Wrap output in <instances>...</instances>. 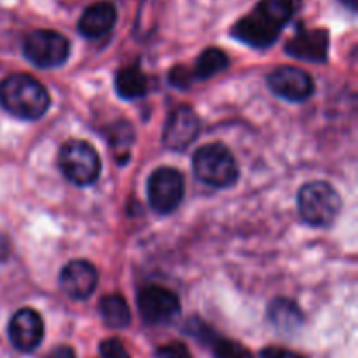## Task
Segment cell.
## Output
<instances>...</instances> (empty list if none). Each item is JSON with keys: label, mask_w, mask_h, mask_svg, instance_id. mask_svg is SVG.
I'll use <instances>...</instances> for the list:
<instances>
[{"label": "cell", "mask_w": 358, "mask_h": 358, "mask_svg": "<svg viewBox=\"0 0 358 358\" xmlns=\"http://www.w3.org/2000/svg\"><path fill=\"white\" fill-rule=\"evenodd\" d=\"M9 252H10L9 240H7V238H6V234H0V261L7 259Z\"/></svg>", "instance_id": "obj_26"}, {"label": "cell", "mask_w": 358, "mask_h": 358, "mask_svg": "<svg viewBox=\"0 0 358 358\" xmlns=\"http://www.w3.org/2000/svg\"><path fill=\"white\" fill-rule=\"evenodd\" d=\"M194 175L210 187H231L238 180L236 159L224 143H206L192 156Z\"/></svg>", "instance_id": "obj_3"}, {"label": "cell", "mask_w": 358, "mask_h": 358, "mask_svg": "<svg viewBox=\"0 0 358 358\" xmlns=\"http://www.w3.org/2000/svg\"><path fill=\"white\" fill-rule=\"evenodd\" d=\"M44 338V322L31 308H21L9 322V339L17 352L30 353Z\"/></svg>", "instance_id": "obj_11"}, {"label": "cell", "mask_w": 358, "mask_h": 358, "mask_svg": "<svg viewBox=\"0 0 358 358\" xmlns=\"http://www.w3.org/2000/svg\"><path fill=\"white\" fill-rule=\"evenodd\" d=\"M59 168L72 184L91 185L100 177L101 161L91 143L69 140L59 152Z\"/></svg>", "instance_id": "obj_5"}, {"label": "cell", "mask_w": 358, "mask_h": 358, "mask_svg": "<svg viewBox=\"0 0 358 358\" xmlns=\"http://www.w3.org/2000/svg\"><path fill=\"white\" fill-rule=\"evenodd\" d=\"M147 90H149V77L140 70V66H126L115 76V91L124 100L143 96Z\"/></svg>", "instance_id": "obj_16"}, {"label": "cell", "mask_w": 358, "mask_h": 358, "mask_svg": "<svg viewBox=\"0 0 358 358\" xmlns=\"http://www.w3.org/2000/svg\"><path fill=\"white\" fill-rule=\"evenodd\" d=\"M227 65H229V58L226 56V52L222 49L210 48L203 51L199 58L196 59V66L192 70V79L206 80L215 76V73L222 72Z\"/></svg>", "instance_id": "obj_18"}, {"label": "cell", "mask_w": 358, "mask_h": 358, "mask_svg": "<svg viewBox=\"0 0 358 358\" xmlns=\"http://www.w3.org/2000/svg\"><path fill=\"white\" fill-rule=\"evenodd\" d=\"M157 357L159 358H192L187 346L180 341H173L161 346V348L157 350Z\"/></svg>", "instance_id": "obj_21"}, {"label": "cell", "mask_w": 358, "mask_h": 358, "mask_svg": "<svg viewBox=\"0 0 358 358\" xmlns=\"http://www.w3.org/2000/svg\"><path fill=\"white\" fill-rule=\"evenodd\" d=\"M285 51L297 59L310 63H322L329 55V34L325 30L297 31L285 45Z\"/></svg>", "instance_id": "obj_13"}, {"label": "cell", "mask_w": 358, "mask_h": 358, "mask_svg": "<svg viewBox=\"0 0 358 358\" xmlns=\"http://www.w3.org/2000/svg\"><path fill=\"white\" fill-rule=\"evenodd\" d=\"M115 21H117V10L114 3L96 2L84 10L77 28L86 38H100L114 28Z\"/></svg>", "instance_id": "obj_14"}, {"label": "cell", "mask_w": 358, "mask_h": 358, "mask_svg": "<svg viewBox=\"0 0 358 358\" xmlns=\"http://www.w3.org/2000/svg\"><path fill=\"white\" fill-rule=\"evenodd\" d=\"M185 182L184 175L175 168L161 166L150 173L147 182V199L154 212L168 213L175 212L184 199Z\"/></svg>", "instance_id": "obj_7"}, {"label": "cell", "mask_w": 358, "mask_h": 358, "mask_svg": "<svg viewBox=\"0 0 358 358\" xmlns=\"http://www.w3.org/2000/svg\"><path fill=\"white\" fill-rule=\"evenodd\" d=\"M100 353L103 358H129L124 346L117 339H107L100 345Z\"/></svg>", "instance_id": "obj_22"}, {"label": "cell", "mask_w": 358, "mask_h": 358, "mask_svg": "<svg viewBox=\"0 0 358 358\" xmlns=\"http://www.w3.org/2000/svg\"><path fill=\"white\" fill-rule=\"evenodd\" d=\"M268 86L278 98L304 101L313 94L315 83L310 73L297 66H280L268 76Z\"/></svg>", "instance_id": "obj_10"}, {"label": "cell", "mask_w": 358, "mask_h": 358, "mask_svg": "<svg viewBox=\"0 0 358 358\" xmlns=\"http://www.w3.org/2000/svg\"><path fill=\"white\" fill-rule=\"evenodd\" d=\"M98 285V273L91 262L70 261L59 273V287L76 301L87 299Z\"/></svg>", "instance_id": "obj_12"}, {"label": "cell", "mask_w": 358, "mask_h": 358, "mask_svg": "<svg viewBox=\"0 0 358 358\" xmlns=\"http://www.w3.org/2000/svg\"><path fill=\"white\" fill-rule=\"evenodd\" d=\"M199 128H201V122H199L198 114L187 105H180L168 115L161 140L166 149L182 152L194 142Z\"/></svg>", "instance_id": "obj_9"}, {"label": "cell", "mask_w": 358, "mask_h": 358, "mask_svg": "<svg viewBox=\"0 0 358 358\" xmlns=\"http://www.w3.org/2000/svg\"><path fill=\"white\" fill-rule=\"evenodd\" d=\"M70 44L55 30H35L23 42V55L38 69H58L69 59Z\"/></svg>", "instance_id": "obj_6"}, {"label": "cell", "mask_w": 358, "mask_h": 358, "mask_svg": "<svg viewBox=\"0 0 358 358\" xmlns=\"http://www.w3.org/2000/svg\"><path fill=\"white\" fill-rule=\"evenodd\" d=\"M268 315L271 324L283 334H292L304 322L303 311L299 310V306L294 301L285 299V297L273 301L269 304Z\"/></svg>", "instance_id": "obj_15"}, {"label": "cell", "mask_w": 358, "mask_h": 358, "mask_svg": "<svg viewBox=\"0 0 358 358\" xmlns=\"http://www.w3.org/2000/svg\"><path fill=\"white\" fill-rule=\"evenodd\" d=\"M210 345H212L215 358H254L250 350L245 348V346L240 345L238 341L215 338Z\"/></svg>", "instance_id": "obj_19"}, {"label": "cell", "mask_w": 358, "mask_h": 358, "mask_svg": "<svg viewBox=\"0 0 358 358\" xmlns=\"http://www.w3.org/2000/svg\"><path fill=\"white\" fill-rule=\"evenodd\" d=\"M261 358H304V357L296 352H290V350L278 348V346H269V348L262 350Z\"/></svg>", "instance_id": "obj_24"}, {"label": "cell", "mask_w": 358, "mask_h": 358, "mask_svg": "<svg viewBox=\"0 0 358 358\" xmlns=\"http://www.w3.org/2000/svg\"><path fill=\"white\" fill-rule=\"evenodd\" d=\"M0 103L14 117L37 121L48 112L51 96L35 77L13 73L0 83Z\"/></svg>", "instance_id": "obj_2"}, {"label": "cell", "mask_w": 358, "mask_h": 358, "mask_svg": "<svg viewBox=\"0 0 358 358\" xmlns=\"http://www.w3.org/2000/svg\"><path fill=\"white\" fill-rule=\"evenodd\" d=\"M341 196L327 182H310L297 194L301 219L313 227L331 226L341 212Z\"/></svg>", "instance_id": "obj_4"}, {"label": "cell", "mask_w": 358, "mask_h": 358, "mask_svg": "<svg viewBox=\"0 0 358 358\" xmlns=\"http://www.w3.org/2000/svg\"><path fill=\"white\" fill-rule=\"evenodd\" d=\"M138 313L149 325H166L180 315V301L161 285H147L138 292Z\"/></svg>", "instance_id": "obj_8"}, {"label": "cell", "mask_w": 358, "mask_h": 358, "mask_svg": "<svg viewBox=\"0 0 358 358\" xmlns=\"http://www.w3.org/2000/svg\"><path fill=\"white\" fill-rule=\"evenodd\" d=\"M108 136L115 150H126L135 142V129L128 121H119L108 129Z\"/></svg>", "instance_id": "obj_20"}, {"label": "cell", "mask_w": 358, "mask_h": 358, "mask_svg": "<svg viewBox=\"0 0 358 358\" xmlns=\"http://www.w3.org/2000/svg\"><path fill=\"white\" fill-rule=\"evenodd\" d=\"M292 14V0H261L247 16L234 24L231 34L250 48H269L280 37Z\"/></svg>", "instance_id": "obj_1"}, {"label": "cell", "mask_w": 358, "mask_h": 358, "mask_svg": "<svg viewBox=\"0 0 358 358\" xmlns=\"http://www.w3.org/2000/svg\"><path fill=\"white\" fill-rule=\"evenodd\" d=\"M44 358H76V352L70 346L59 345L52 348L49 353H45Z\"/></svg>", "instance_id": "obj_25"}, {"label": "cell", "mask_w": 358, "mask_h": 358, "mask_svg": "<svg viewBox=\"0 0 358 358\" xmlns=\"http://www.w3.org/2000/svg\"><path fill=\"white\" fill-rule=\"evenodd\" d=\"M100 315L110 329H124L131 322V311L121 294H110L100 301Z\"/></svg>", "instance_id": "obj_17"}, {"label": "cell", "mask_w": 358, "mask_h": 358, "mask_svg": "<svg viewBox=\"0 0 358 358\" xmlns=\"http://www.w3.org/2000/svg\"><path fill=\"white\" fill-rule=\"evenodd\" d=\"M192 73L187 72L184 66H175L170 73V83L177 87H187L189 84H192Z\"/></svg>", "instance_id": "obj_23"}]
</instances>
